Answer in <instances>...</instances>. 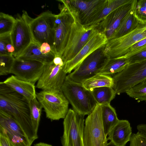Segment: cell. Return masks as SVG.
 <instances>
[{
    "mask_svg": "<svg viewBox=\"0 0 146 146\" xmlns=\"http://www.w3.org/2000/svg\"><path fill=\"white\" fill-rule=\"evenodd\" d=\"M130 0H106L101 12L96 19L85 27L95 28L109 14Z\"/></svg>",
    "mask_w": 146,
    "mask_h": 146,
    "instance_id": "26",
    "label": "cell"
},
{
    "mask_svg": "<svg viewBox=\"0 0 146 146\" xmlns=\"http://www.w3.org/2000/svg\"><path fill=\"white\" fill-rule=\"evenodd\" d=\"M41 52L43 54H46L52 51L50 45L47 42H44L40 46Z\"/></svg>",
    "mask_w": 146,
    "mask_h": 146,
    "instance_id": "38",
    "label": "cell"
},
{
    "mask_svg": "<svg viewBox=\"0 0 146 146\" xmlns=\"http://www.w3.org/2000/svg\"><path fill=\"white\" fill-rule=\"evenodd\" d=\"M135 1L130 0L112 11L95 28L104 33L108 40L110 39L123 18L132 9Z\"/></svg>",
    "mask_w": 146,
    "mask_h": 146,
    "instance_id": "18",
    "label": "cell"
},
{
    "mask_svg": "<svg viewBox=\"0 0 146 146\" xmlns=\"http://www.w3.org/2000/svg\"><path fill=\"white\" fill-rule=\"evenodd\" d=\"M132 134V128L128 121L119 120L108 133L107 139L117 146H125L130 141Z\"/></svg>",
    "mask_w": 146,
    "mask_h": 146,
    "instance_id": "19",
    "label": "cell"
},
{
    "mask_svg": "<svg viewBox=\"0 0 146 146\" xmlns=\"http://www.w3.org/2000/svg\"><path fill=\"white\" fill-rule=\"evenodd\" d=\"M29 104L32 126L36 133L37 134L42 108L36 98L29 101Z\"/></svg>",
    "mask_w": 146,
    "mask_h": 146,
    "instance_id": "28",
    "label": "cell"
},
{
    "mask_svg": "<svg viewBox=\"0 0 146 146\" xmlns=\"http://www.w3.org/2000/svg\"><path fill=\"white\" fill-rule=\"evenodd\" d=\"M113 88L119 95L146 79V59L129 64L122 71L113 76Z\"/></svg>",
    "mask_w": 146,
    "mask_h": 146,
    "instance_id": "9",
    "label": "cell"
},
{
    "mask_svg": "<svg viewBox=\"0 0 146 146\" xmlns=\"http://www.w3.org/2000/svg\"><path fill=\"white\" fill-rule=\"evenodd\" d=\"M55 57V54L52 51L47 54H43L40 46L33 42L16 58L35 60L47 64L52 62Z\"/></svg>",
    "mask_w": 146,
    "mask_h": 146,
    "instance_id": "22",
    "label": "cell"
},
{
    "mask_svg": "<svg viewBox=\"0 0 146 146\" xmlns=\"http://www.w3.org/2000/svg\"><path fill=\"white\" fill-rule=\"evenodd\" d=\"M135 10L136 16L139 22H146V0H137Z\"/></svg>",
    "mask_w": 146,
    "mask_h": 146,
    "instance_id": "32",
    "label": "cell"
},
{
    "mask_svg": "<svg viewBox=\"0 0 146 146\" xmlns=\"http://www.w3.org/2000/svg\"><path fill=\"white\" fill-rule=\"evenodd\" d=\"M137 129L140 132L146 134V124H141L137 126Z\"/></svg>",
    "mask_w": 146,
    "mask_h": 146,
    "instance_id": "40",
    "label": "cell"
},
{
    "mask_svg": "<svg viewBox=\"0 0 146 146\" xmlns=\"http://www.w3.org/2000/svg\"><path fill=\"white\" fill-rule=\"evenodd\" d=\"M108 39L102 32L97 31L76 56L64 64V70L70 73L88 56L98 49L105 46Z\"/></svg>",
    "mask_w": 146,
    "mask_h": 146,
    "instance_id": "17",
    "label": "cell"
},
{
    "mask_svg": "<svg viewBox=\"0 0 146 146\" xmlns=\"http://www.w3.org/2000/svg\"><path fill=\"white\" fill-rule=\"evenodd\" d=\"M0 132L3 133L15 146H31L19 124L9 115L0 110Z\"/></svg>",
    "mask_w": 146,
    "mask_h": 146,
    "instance_id": "15",
    "label": "cell"
},
{
    "mask_svg": "<svg viewBox=\"0 0 146 146\" xmlns=\"http://www.w3.org/2000/svg\"><path fill=\"white\" fill-rule=\"evenodd\" d=\"M68 1L77 12L81 23L86 27L97 17L103 9L106 0Z\"/></svg>",
    "mask_w": 146,
    "mask_h": 146,
    "instance_id": "16",
    "label": "cell"
},
{
    "mask_svg": "<svg viewBox=\"0 0 146 146\" xmlns=\"http://www.w3.org/2000/svg\"><path fill=\"white\" fill-rule=\"evenodd\" d=\"M53 62L56 65H60L61 66L64 65V63L62 59L60 57H55Z\"/></svg>",
    "mask_w": 146,
    "mask_h": 146,
    "instance_id": "39",
    "label": "cell"
},
{
    "mask_svg": "<svg viewBox=\"0 0 146 146\" xmlns=\"http://www.w3.org/2000/svg\"><path fill=\"white\" fill-rule=\"evenodd\" d=\"M84 116L69 109L63 121V133L61 137L62 146H84Z\"/></svg>",
    "mask_w": 146,
    "mask_h": 146,
    "instance_id": "11",
    "label": "cell"
},
{
    "mask_svg": "<svg viewBox=\"0 0 146 146\" xmlns=\"http://www.w3.org/2000/svg\"><path fill=\"white\" fill-rule=\"evenodd\" d=\"M83 140L84 146H106L108 143L103 127L100 104H97L85 119Z\"/></svg>",
    "mask_w": 146,
    "mask_h": 146,
    "instance_id": "8",
    "label": "cell"
},
{
    "mask_svg": "<svg viewBox=\"0 0 146 146\" xmlns=\"http://www.w3.org/2000/svg\"><path fill=\"white\" fill-rule=\"evenodd\" d=\"M128 64L137 62L146 59V46L125 58Z\"/></svg>",
    "mask_w": 146,
    "mask_h": 146,
    "instance_id": "34",
    "label": "cell"
},
{
    "mask_svg": "<svg viewBox=\"0 0 146 146\" xmlns=\"http://www.w3.org/2000/svg\"><path fill=\"white\" fill-rule=\"evenodd\" d=\"M102 116L105 135L108 133L117 123L118 119L115 109L110 104L101 105Z\"/></svg>",
    "mask_w": 146,
    "mask_h": 146,
    "instance_id": "23",
    "label": "cell"
},
{
    "mask_svg": "<svg viewBox=\"0 0 146 146\" xmlns=\"http://www.w3.org/2000/svg\"><path fill=\"white\" fill-rule=\"evenodd\" d=\"M104 47L90 54L73 72L66 76V78L82 84L85 80L99 74L110 59L104 52Z\"/></svg>",
    "mask_w": 146,
    "mask_h": 146,
    "instance_id": "5",
    "label": "cell"
},
{
    "mask_svg": "<svg viewBox=\"0 0 146 146\" xmlns=\"http://www.w3.org/2000/svg\"><path fill=\"white\" fill-rule=\"evenodd\" d=\"M106 146H117L115 144H114L112 142L110 141L109 143H108L106 145Z\"/></svg>",
    "mask_w": 146,
    "mask_h": 146,
    "instance_id": "41",
    "label": "cell"
},
{
    "mask_svg": "<svg viewBox=\"0 0 146 146\" xmlns=\"http://www.w3.org/2000/svg\"><path fill=\"white\" fill-rule=\"evenodd\" d=\"M3 82L25 97L29 101L36 98L35 84L21 80L12 75Z\"/></svg>",
    "mask_w": 146,
    "mask_h": 146,
    "instance_id": "20",
    "label": "cell"
},
{
    "mask_svg": "<svg viewBox=\"0 0 146 146\" xmlns=\"http://www.w3.org/2000/svg\"><path fill=\"white\" fill-rule=\"evenodd\" d=\"M0 146H11L8 138L1 132H0Z\"/></svg>",
    "mask_w": 146,
    "mask_h": 146,
    "instance_id": "37",
    "label": "cell"
},
{
    "mask_svg": "<svg viewBox=\"0 0 146 146\" xmlns=\"http://www.w3.org/2000/svg\"><path fill=\"white\" fill-rule=\"evenodd\" d=\"M91 92L97 104L101 105L110 104L116 94L113 88L107 86L94 88Z\"/></svg>",
    "mask_w": 146,
    "mask_h": 146,
    "instance_id": "27",
    "label": "cell"
},
{
    "mask_svg": "<svg viewBox=\"0 0 146 146\" xmlns=\"http://www.w3.org/2000/svg\"><path fill=\"white\" fill-rule=\"evenodd\" d=\"M21 16L18 14L16 21L10 33L15 51L13 56L18 57L32 42L33 40L26 17V11H23Z\"/></svg>",
    "mask_w": 146,
    "mask_h": 146,
    "instance_id": "12",
    "label": "cell"
},
{
    "mask_svg": "<svg viewBox=\"0 0 146 146\" xmlns=\"http://www.w3.org/2000/svg\"><path fill=\"white\" fill-rule=\"evenodd\" d=\"M26 15L33 42L40 46L42 43L47 42L52 50L55 42L56 15L47 10L34 19L30 17L27 12Z\"/></svg>",
    "mask_w": 146,
    "mask_h": 146,
    "instance_id": "4",
    "label": "cell"
},
{
    "mask_svg": "<svg viewBox=\"0 0 146 146\" xmlns=\"http://www.w3.org/2000/svg\"><path fill=\"white\" fill-rule=\"evenodd\" d=\"M61 90L73 110L84 116L90 114L97 104L91 92L81 83L66 78Z\"/></svg>",
    "mask_w": 146,
    "mask_h": 146,
    "instance_id": "3",
    "label": "cell"
},
{
    "mask_svg": "<svg viewBox=\"0 0 146 146\" xmlns=\"http://www.w3.org/2000/svg\"><path fill=\"white\" fill-rule=\"evenodd\" d=\"M128 65L126 59L123 56L110 58L99 74L111 76L121 72Z\"/></svg>",
    "mask_w": 146,
    "mask_h": 146,
    "instance_id": "25",
    "label": "cell"
},
{
    "mask_svg": "<svg viewBox=\"0 0 146 146\" xmlns=\"http://www.w3.org/2000/svg\"><path fill=\"white\" fill-rule=\"evenodd\" d=\"M129 97L146 102V79L132 87L125 92Z\"/></svg>",
    "mask_w": 146,
    "mask_h": 146,
    "instance_id": "29",
    "label": "cell"
},
{
    "mask_svg": "<svg viewBox=\"0 0 146 146\" xmlns=\"http://www.w3.org/2000/svg\"><path fill=\"white\" fill-rule=\"evenodd\" d=\"M64 68V65H56L53 62L45 64L43 72L37 81L36 87L44 90H61L66 76Z\"/></svg>",
    "mask_w": 146,
    "mask_h": 146,
    "instance_id": "14",
    "label": "cell"
},
{
    "mask_svg": "<svg viewBox=\"0 0 146 146\" xmlns=\"http://www.w3.org/2000/svg\"><path fill=\"white\" fill-rule=\"evenodd\" d=\"M129 146H146V134L138 131L132 133Z\"/></svg>",
    "mask_w": 146,
    "mask_h": 146,
    "instance_id": "33",
    "label": "cell"
},
{
    "mask_svg": "<svg viewBox=\"0 0 146 146\" xmlns=\"http://www.w3.org/2000/svg\"><path fill=\"white\" fill-rule=\"evenodd\" d=\"M36 98L44 109L48 119L53 121L65 117L69 110V102L61 90H42L36 93Z\"/></svg>",
    "mask_w": 146,
    "mask_h": 146,
    "instance_id": "6",
    "label": "cell"
},
{
    "mask_svg": "<svg viewBox=\"0 0 146 146\" xmlns=\"http://www.w3.org/2000/svg\"><path fill=\"white\" fill-rule=\"evenodd\" d=\"M97 31L94 28L84 27L77 13L68 43L61 56L64 64L76 56Z\"/></svg>",
    "mask_w": 146,
    "mask_h": 146,
    "instance_id": "7",
    "label": "cell"
},
{
    "mask_svg": "<svg viewBox=\"0 0 146 146\" xmlns=\"http://www.w3.org/2000/svg\"><path fill=\"white\" fill-rule=\"evenodd\" d=\"M15 58L12 55H0V75L10 73Z\"/></svg>",
    "mask_w": 146,
    "mask_h": 146,
    "instance_id": "31",
    "label": "cell"
},
{
    "mask_svg": "<svg viewBox=\"0 0 146 146\" xmlns=\"http://www.w3.org/2000/svg\"><path fill=\"white\" fill-rule=\"evenodd\" d=\"M57 1L62 4H59L60 12L56 15L55 42L52 51L54 53L55 57H61L68 43L75 17L77 13L70 5L68 0Z\"/></svg>",
    "mask_w": 146,
    "mask_h": 146,
    "instance_id": "2",
    "label": "cell"
},
{
    "mask_svg": "<svg viewBox=\"0 0 146 146\" xmlns=\"http://www.w3.org/2000/svg\"><path fill=\"white\" fill-rule=\"evenodd\" d=\"M11 41L10 33L0 35V55H9L6 47L8 44Z\"/></svg>",
    "mask_w": 146,
    "mask_h": 146,
    "instance_id": "36",
    "label": "cell"
},
{
    "mask_svg": "<svg viewBox=\"0 0 146 146\" xmlns=\"http://www.w3.org/2000/svg\"><path fill=\"white\" fill-rule=\"evenodd\" d=\"M137 1L136 0L132 8L123 18L110 39L126 35L134 30L139 25L140 22L136 16L135 10Z\"/></svg>",
    "mask_w": 146,
    "mask_h": 146,
    "instance_id": "21",
    "label": "cell"
},
{
    "mask_svg": "<svg viewBox=\"0 0 146 146\" xmlns=\"http://www.w3.org/2000/svg\"><path fill=\"white\" fill-rule=\"evenodd\" d=\"M82 84L85 88L91 92L96 88L107 86L113 88L114 86L112 76L100 74L85 80Z\"/></svg>",
    "mask_w": 146,
    "mask_h": 146,
    "instance_id": "24",
    "label": "cell"
},
{
    "mask_svg": "<svg viewBox=\"0 0 146 146\" xmlns=\"http://www.w3.org/2000/svg\"><path fill=\"white\" fill-rule=\"evenodd\" d=\"M0 110L9 115L19 124L32 145L38 136L32 126L29 102L3 82H0Z\"/></svg>",
    "mask_w": 146,
    "mask_h": 146,
    "instance_id": "1",
    "label": "cell"
},
{
    "mask_svg": "<svg viewBox=\"0 0 146 146\" xmlns=\"http://www.w3.org/2000/svg\"><path fill=\"white\" fill-rule=\"evenodd\" d=\"M146 37V22H140L133 31L122 36L108 40L104 47L105 53L113 58L124 56L128 48Z\"/></svg>",
    "mask_w": 146,
    "mask_h": 146,
    "instance_id": "10",
    "label": "cell"
},
{
    "mask_svg": "<svg viewBox=\"0 0 146 146\" xmlns=\"http://www.w3.org/2000/svg\"><path fill=\"white\" fill-rule=\"evenodd\" d=\"M146 46V37L131 46L127 50L125 55L123 56L127 58L134 54L139 50Z\"/></svg>",
    "mask_w": 146,
    "mask_h": 146,
    "instance_id": "35",
    "label": "cell"
},
{
    "mask_svg": "<svg viewBox=\"0 0 146 146\" xmlns=\"http://www.w3.org/2000/svg\"><path fill=\"white\" fill-rule=\"evenodd\" d=\"M45 65L37 60L15 58L10 73L21 80L35 84L42 75Z\"/></svg>",
    "mask_w": 146,
    "mask_h": 146,
    "instance_id": "13",
    "label": "cell"
},
{
    "mask_svg": "<svg viewBox=\"0 0 146 146\" xmlns=\"http://www.w3.org/2000/svg\"><path fill=\"white\" fill-rule=\"evenodd\" d=\"M15 21V18L12 16L0 12V35L11 33Z\"/></svg>",
    "mask_w": 146,
    "mask_h": 146,
    "instance_id": "30",
    "label": "cell"
}]
</instances>
